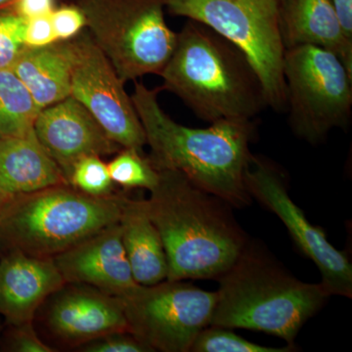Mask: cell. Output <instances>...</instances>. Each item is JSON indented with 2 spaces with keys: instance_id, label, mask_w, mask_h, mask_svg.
Wrapping results in <instances>:
<instances>
[{
  "instance_id": "cell-1",
  "label": "cell",
  "mask_w": 352,
  "mask_h": 352,
  "mask_svg": "<svg viewBox=\"0 0 352 352\" xmlns=\"http://www.w3.org/2000/svg\"><path fill=\"white\" fill-rule=\"evenodd\" d=\"M160 87L151 89L135 80L131 95L155 168L182 173L230 207L249 206L252 197L245 173L254 156L250 149L256 132L254 120H217L206 129L182 126L160 105Z\"/></svg>"
},
{
  "instance_id": "cell-2",
  "label": "cell",
  "mask_w": 352,
  "mask_h": 352,
  "mask_svg": "<svg viewBox=\"0 0 352 352\" xmlns=\"http://www.w3.org/2000/svg\"><path fill=\"white\" fill-rule=\"evenodd\" d=\"M157 170L159 182L145 205L163 240L166 280L217 279L249 244L230 206L178 171Z\"/></svg>"
},
{
  "instance_id": "cell-3",
  "label": "cell",
  "mask_w": 352,
  "mask_h": 352,
  "mask_svg": "<svg viewBox=\"0 0 352 352\" xmlns=\"http://www.w3.org/2000/svg\"><path fill=\"white\" fill-rule=\"evenodd\" d=\"M161 90L182 99L206 122L254 120L267 106L258 74L244 53L207 25L188 20L160 73Z\"/></svg>"
},
{
  "instance_id": "cell-4",
  "label": "cell",
  "mask_w": 352,
  "mask_h": 352,
  "mask_svg": "<svg viewBox=\"0 0 352 352\" xmlns=\"http://www.w3.org/2000/svg\"><path fill=\"white\" fill-rule=\"evenodd\" d=\"M210 325L247 329L294 342L328 296L321 284L300 281L261 248L248 244L219 278Z\"/></svg>"
},
{
  "instance_id": "cell-5",
  "label": "cell",
  "mask_w": 352,
  "mask_h": 352,
  "mask_svg": "<svg viewBox=\"0 0 352 352\" xmlns=\"http://www.w3.org/2000/svg\"><path fill=\"white\" fill-rule=\"evenodd\" d=\"M127 200L119 194L87 195L69 184L12 196L0 215V245L54 258L118 223Z\"/></svg>"
},
{
  "instance_id": "cell-6",
  "label": "cell",
  "mask_w": 352,
  "mask_h": 352,
  "mask_svg": "<svg viewBox=\"0 0 352 352\" xmlns=\"http://www.w3.org/2000/svg\"><path fill=\"white\" fill-rule=\"evenodd\" d=\"M283 0H166L171 15L207 25L239 48L258 74L267 106L287 109Z\"/></svg>"
},
{
  "instance_id": "cell-7",
  "label": "cell",
  "mask_w": 352,
  "mask_h": 352,
  "mask_svg": "<svg viewBox=\"0 0 352 352\" xmlns=\"http://www.w3.org/2000/svg\"><path fill=\"white\" fill-rule=\"evenodd\" d=\"M76 6L122 82L163 71L177 41L164 19L166 0H78Z\"/></svg>"
},
{
  "instance_id": "cell-8",
  "label": "cell",
  "mask_w": 352,
  "mask_h": 352,
  "mask_svg": "<svg viewBox=\"0 0 352 352\" xmlns=\"http://www.w3.org/2000/svg\"><path fill=\"white\" fill-rule=\"evenodd\" d=\"M289 124L298 138L317 144L333 129L349 126L352 74L339 57L312 45L285 50Z\"/></svg>"
},
{
  "instance_id": "cell-9",
  "label": "cell",
  "mask_w": 352,
  "mask_h": 352,
  "mask_svg": "<svg viewBox=\"0 0 352 352\" xmlns=\"http://www.w3.org/2000/svg\"><path fill=\"white\" fill-rule=\"evenodd\" d=\"M120 300L129 333L152 351L187 352L210 325L217 294L184 281L164 280L151 286L140 285Z\"/></svg>"
},
{
  "instance_id": "cell-10",
  "label": "cell",
  "mask_w": 352,
  "mask_h": 352,
  "mask_svg": "<svg viewBox=\"0 0 352 352\" xmlns=\"http://www.w3.org/2000/svg\"><path fill=\"white\" fill-rule=\"evenodd\" d=\"M65 41L71 61V96L89 111L113 142L143 153L144 129L107 57L87 31Z\"/></svg>"
},
{
  "instance_id": "cell-11",
  "label": "cell",
  "mask_w": 352,
  "mask_h": 352,
  "mask_svg": "<svg viewBox=\"0 0 352 352\" xmlns=\"http://www.w3.org/2000/svg\"><path fill=\"white\" fill-rule=\"evenodd\" d=\"M245 184L250 196L279 217L296 247L317 266L327 296L351 298L352 265L347 254L336 249L325 232L311 224L294 203L276 166L263 157L252 156Z\"/></svg>"
},
{
  "instance_id": "cell-12",
  "label": "cell",
  "mask_w": 352,
  "mask_h": 352,
  "mask_svg": "<svg viewBox=\"0 0 352 352\" xmlns=\"http://www.w3.org/2000/svg\"><path fill=\"white\" fill-rule=\"evenodd\" d=\"M34 129L39 143L56 162L67 180L82 157L109 156L122 149L109 138L89 111L72 96L43 109Z\"/></svg>"
},
{
  "instance_id": "cell-13",
  "label": "cell",
  "mask_w": 352,
  "mask_h": 352,
  "mask_svg": "<svg viewBox=\"0 0 352 352\" xmlns=\"http://www.w3.org/2000/svg\"><path fill=\"white\" fill-rule=\"evenodd\" d=\"M67 284L124 298L139 288L122 241L120 221L52 258Z\"/></svg>"
},
{
  "instance_id": "cell-14",
  "label": "cell",
  "mask_w": 352,
  "mask_h": 352,
  "mask_svg": "<svg viewBox=\"0 0 352 352\" xmlns=\"http://www.w3.org/2000/svg\"><path fill=\"white\" fill-rule=\"evenodd\" d=\"M66 285L54 294L46 315L48 328L56 337L82 346L110 333H129L120 298L85 285Z\"/></svg>"
},
{
  "instance_id": "cell-15",
  "label": "cell",
  "mask_w": 352,
  "mask_h": 352,
  "mask_svg": "<svg viewBox=\"0 0 352 352\" xmlns=\"http://www.w3.org/2000/svg\"><path fill=\"white\" fill-rule=\"evenodd\" d=\"M66 284L53 258L8 250L0 259V314L10 325L31 322L39 307Z\"/></svg>"
},
{
  "instance_id": "cell-16",
  "label": "cell",
  "mask_w": 352,
  "mask_h": 352,
  "mask_svg": "<svg viewBox=\"0 0 352 352\" xmlns=\"http://www.w3.org/2000/svg\"><path fill=\"white\" fill-rule=\"evenodd\" d=\"M281 31L285 50L300 45L323 48L337 55L352 74V41L331 0H283Z\"/></svg>"
},
{
  "instance_id": "cell-17",
  "label": "cell",
  "mask_w": 352,
  "mask_h": 352,
  "mask_svg": "<svg viewBox=\"0 0 352 352\" xmlns=\"http://www.w3.org/2000/svg\"><path fill=\"white\" fill-rule=\"evenodd\" d=\"M63 184H69L66 176L34 131L21 138H0V190L16 196Z\"/></svg>"
},
{
  "instance_id": "cell-18",
  "label": "cell",
  "mask_w": 352,
  "mask_h": 352,
  "mask_svg": "<svg viewBox=\"0 0 352 352\" xmlns=\"http://www.w3.org/2000/svg\"><path fill=\"white\" fill-rule=\"evenodd\" d=\"M122 245L134 280L151 286L168 278V259L156 226L148 214L145 200L129 198L120 219Z\"/></svg>"
},
{
  "instance_id": "cell-19",
  "label": "cell",
  "mask_w": 352,
  "mask_h": 352,
  "mask_svg": "<svg viewBox=\"0 0 352 352\" xmlns=\"http://www.w3.org/2000/svg\"><path fill=\"white\" fill-rule=\"evenodd\" d=\"M41 111L71 96V61L66 41L25 46L11 67Z\"/></svg>"
},
{
  "instance_id": "cell-20",
  "label": "cell",
  "mask_w": 352,
  "mask_h": 352,
  "mask_svg": "<svg viewBox=\"0 0 352 352\" xmlns=\"http://www.w3.org/2000/svg\"><path fill=\"white\" fill-rule=\"evenodd\" d=\"M41 112L12 69H0V138H21L34 131Z\"/></svg>"
},
{
  "instance_id": "cell-21",
  "label": "cell",
  "mask_w": 352,
  "mask_h": 352,
  "mask_svg": "<svg viewBox=\"0 0 352 352\" xmlns=\"http://www.w3.org/2000/svg\"><path fill=\"white\" fill-rule=\"evenodd\" d=\"M107 166L113 184L124 189H147L151 192L159 182V170L149 157L134 149L122 148Z\"/></svg>"
},
{
  "instance_id": "cell-22",
  "label": "cell",
  "mask_w": 352,
  "mask_h": 352,
  "mask_svg": "<svg viewBox=\"0 0 352 352\" xmlns=\"http://www.w3.org/2000/svg\"><path fill=\"white\" fill-rule=\"evenodd\" d=\"M294 346L270 347L254 344L236 335L230 329L208 326L196 338L191 351L195 352H289Z\"/></svg>"
},
{
  "instance_id": "cell-23",
  "label": "cell",
  "mask_w": 352,
  "mask_h": 352,
  "mask_svg": "<svg viewBox=\"0 0 352 352\" xmlns=\"http://www.w3.org/2000/svg\"><path fill=\"white\" fill-rule=\"evenodd\" d=\"M74 188L90 196L112 194L113 182L107 164L100 156L91 155L82 157L74 166L68 178Z\"/></svg>"
},
{
  "instance_id": "cell-24",
  "label": "cell",
  "mask_w": 352,
  "mask_h": 352,
  "mask_svg": "<svg viewBox=\"0 0 352 352\" xmlns=\"http://www.w3.org/2000/svg\"><path fill=\"white\" fill-rule=\"evenodd\" d=\"M25 23L14 3L0 9V69H11L25 47Z\"/></svg>"
},
{
  "instance_id": "cell-25",
  "label": "cell",
  "mask_w": 352,
  "mask_h": 352,
  "mask_svg": "<svg viewBox=\"0 0 352 352\" xmlns=\"http://www.w3.org/2000/svg\"><path fill=\"white\" fill-rule=\"evenodd\" d=\"M85 352H150V347L143 344L131 333H115L104 336L80 346Z\"/></svg>"
},
{
  "instance_id": "cell-26",
  "label": "cell",
  "mask_w": 352,
  "mask_h": 352,
  "mask_svg": "<svg viewBox=\"0 0 352 352\" xmlns=\"http://www.w3.org/2000/svg\"><path fill=\"white\" fill-rule=\"evenodd\" d=\"M53 30L58 41L75 38L85 27V14L78 6H64L50 14Z\"/></svg>"
},
{
  "instance_id": "cell-27",
  "label": "cell",
  "mask_w": 352,
  "mask_h": 352,
  "mask_svg": "<svg viewBox=\"0 0 352 352\" xmlns=\"http://www.w3.org/2000/svg\"><path fill=\"white\" fill-rule=\"evenodd\" d=\"M10 332L7 335L6 344L7 351L15 352H52L54 349L44 344L39 339L32 326V321L19 325H11Z\"/></svg>"
},
{
  "instance_id": "cell-28",
  "label": "cell",
  "mask_w": 352,
  "mask_h": 352,
  "mask_svg": "<svg viewBox=\"0 0 352 352\" xmlns=\"http://www.w3.org/2000/svg\"><path fill=\"white\" fill-rule=\"evenodd\" d=\"M24 39L25 45L29 47H43L56 43L58 39L53 30L50 14L27 20Z\"/></svg>"
},
{
  "instance_id": "cell-29",
  "label": "cell",
  "mask_w": 352,
  "mask_h": 352,
  "mask_svg": "<svg viewBox=\"0 0 352 352\" xmlns=\"http://www.w3.org/2000/svg\"><path fill=\"white\" fill-rule=\"evenodd\" d=\"M14 7L22 17L29 20L50 15L55 9V0H16Z\"/></svg>"
},
{
  "instance_id": "cell-30",
  "label": "cell",
  "mask_w": 352,
  "mask_h": 352,
  "mask_svg": "<svg viewBox=\"0 0 352 352\" xmlns=\"http://www.w3.org/2000/svg\"><path fill=\"white\" fill-rule=\"evenodd\" d=\"M347 38L352 41V0H331Z\"/></svg>"
},
{
  "instance_id": "cell-31",
  "label": "cell",
  "mask_w": 352,
  "mask_h": 352,
  "mask_svg": "<svg viewBox=\"0 0 352 352\" xmlns=\"http://www.w3.org/2000/svg\"><path fill=\"white\" fill-rule=\"evenodd\" d=\"M11 198H12V196L8 195L6 192L0 190V215H1L2 212H3L4 208H6L7 204L10 201Z\"/></svg>"
},
{
  "instance_id": "cell-32",
  "label": "cell",
  "mask_w": 352,
  "mask_h": 352,
  "mask_svg": "<svg viewBox=\"0 0 352 352\" xmlns=\"http://www.w3.org/2000/svg\"><path fill=\"white\" fill-rule=\"evenodd\" d=\"M15 1L16 0H0V9L11 6V4H13Z\"/></svg>"
}]
</instances>
